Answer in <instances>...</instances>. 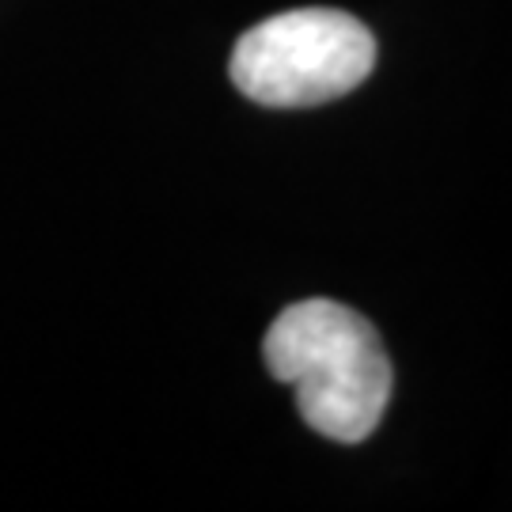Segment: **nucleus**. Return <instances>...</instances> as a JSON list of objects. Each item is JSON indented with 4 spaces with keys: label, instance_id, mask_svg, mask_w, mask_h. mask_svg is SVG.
I'll use <instances>...</instances> for the list:
<instances>
[{
    "label": "nucleus",
    "instance_id": "1",
    "mask_svg": "<svg viewBox=\"0 0 512 512\" xmlns=\"http://www.w3.org/2000/svg\"><path fill=\"white\" fill-rule=\"evenodd\" d=\"M262 357L277 384L296 391V410L319 437L361 444L391 403V357L361 311L315 296L277 315Z\"/></svg>",
    "mask_w": 512,
    "mask_h": 512
},
{
    "label": "nucleus",
    "instance_id": "2",
    "mask_svg": "<svg viewBox=\"0 0 512 512\" xmlns=\"http://www.w3.org/2000/svg\"><path fill=\"white\" fill-rule=\"evenodd\" d=\"M376 69V38L338 8H293L243 31L228 76L258 107H319L361 88Z\"/></svg>",
    "mask_w": 512,
    "mask_h": 512
}]
</instances>
